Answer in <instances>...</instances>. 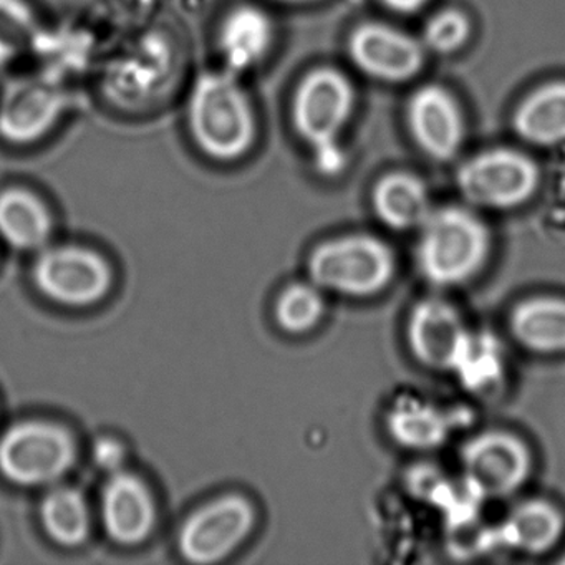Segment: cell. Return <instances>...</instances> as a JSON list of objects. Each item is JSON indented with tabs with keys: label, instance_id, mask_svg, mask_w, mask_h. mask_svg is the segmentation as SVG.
<instances>
[{
	"label": "cell",
	"instance_id": "1",
	"mask_svg": "<svg viewBox=\"0 0 565 565\" xmlns=\"http://www.w3.org/2000/svg\"><path fill=\"white\" fill-rule=\"evenodd\" d=\"M241 78L223 67L204 71L188 95V134L198 151L216 163L243 160L259 140V117Z\"/></svg>",
	"mask_w": 565,
	"mask_h": 565
},
{
	"label": "cell",
	"instance_id": "2",
	"mask_svg": "<svg viewBox=\"0 0 565 565\" xmlns=\"http://www.w3.org/2000/svg\"><path fill=\"white\" fill-rule=\"evenodd\" d=\"M355 104V87L339 68H312L294 90L290 121L297 138L312 154L313 168L322 177L333 178L345 170L342 137Z\"/></svg>",
	"mask_w": 565,
	"mask_h": 565
},
{
	"label": "cell",
	"instance_id": "3",
	"mask_svg": "<svg viewBox=\"0 0 565 565\" xmlns=\"http://www.w3.org/2000/svg\"><path fill=\"white\" fill-rule=\"evenodd\" d=\"M491 233L468 207H433L419 226L415 263L419 276L435 287L449 289L475 279L491 254Z\"/></svg>",
	"mask_w": 565,
	"mask_h": 565
},
{
	"label": "cell",
	"instance_id": "4",
	"mask_svg": "<svg viewBox=\"0 0 565 565\" xmlns=\"http://www.w3.org/2000/svg\"><path fill=\"white\" fill-rule=\"evenodd\" d=\"M395 273V250L370 234L327 241L309 257L310 280L319 289L360 299L383 292Z\"/></svg>",
	"mask_w": 565,
	"mask_h": 565
},
{
	"label": "cell",
	"instance_id": "5",
	"mask_svg": "<svg viewBox=\"0 0 565 565\" xmlns=\"http://www.w3.org/2000/svg\"><path fill=\"white\" fill-rule=\"evenodd\" d=\"M456 184L469 206L515 210L527 203L541 186V171L522 151L494 148L465 161L456 174Z\"/></svg>",
	"mask_w": 565,
	"mask_h": 565
},
{
	"label": "cell",
	"instance_id": "6",
	"mask_svg": "<svg viewBox=\"0 0 565 565\" xmlns=\"http://www.w3.org/2000/svg\"><path fill=\"white\" fill-rule=\"evenodd\" d=\"M75 446L61 426L24 422L0 436V472L21 486L49 484L71 469Z\"/></svg>",
	"mask_w": 565,
	"mask_h": 565
},
{
	"label": "cell",
	"instance_id": "7",
	"mask_svg": "<svg viewBox=\"0 0 565 565\" xmlns=\"http://www.w3.org/2000/svg\"><path fill=\"white\" fill-rule=\"evenodd\" d=\"M466 486L482 499L514 494L531 475L532 456L519 436L499 429L479 433L459 451Z\"/></svg>",
	"mask_w": 565,
	"mask_h": 565
},
{
	"label": "cell",
	"instance_id": "8",
	"mask_svg": "<svg viewBox=\"0 0 565 565\" xmlns=\"http://www.w3.org/2000/svg\"><path fill=\"white\" fill-rule=\"evenodd\" d=\"M68 108V95L45 75L9 82L0 94V138L28 147L47 137Z\"/></svg>",
	"mask_w": 565,
	"mask_h": 565
},
{
	"label": "cell",
	"instance_id": "9",
	"mask_svg": "<svg viewBox=\"0 0 565 565\" xmlns=\"http://www.w3.org/2000/svg\"><path fill=\"white\" fill-rule=\"evenodd\" d=\"M472 333L461 313L443 299L419 300L406 320V343L416 362L438 372H456Z\"/></svg>",
	"mask_w": 565,
	"mask_h": 565
},
{
	"label": "cell",
	"instance_id": "10",
	"mask_svg": "<svg viewBox=\"0 0 565 565\" xmlns=\"http://www.w3.org/2000/svg\"><path fill=\"white\" fill-rule=\"evenodd\" d=\"M38 289L64 306H88L110 289L111 273L98 254L64 246L44 250L34 266Z\"/></svg>",
	"mask_w": 565,
	"mask_h": 565
},
{
	"label": "cell",
	"instance_id": "11",
	"mask_svg": "<svg viewBox=\"0 0 565 565\" xmlns=\"http://www.w3.org/2000/svg\"><path fill=\"white\" fill-rule=\"evenodd\" d=\"M347 52L356 71L385 84L413 81L426 58L422 41L380 22L356 25L347 42Z\"/></svg>",
	"mask_w": 565,
	"mask_h": 565
},
{
	"label": "cell",
	"instance_id": "12",
	"mask_svg": "<svg viewBox=\"0 0 565 565\" xmlns=\"http://www.w3.org/2000/svg\"><path fill=\"white\" fill-rule=\"evenodd\" d=\"M253 524L254 511L246 499H216L184 522L180 532L181 554L194 564H213L233 552Z\"/></svg>",
	"mask_w": 565,
	"mask_h": 565
},
{
	"label": "cell",
	"instance_id": "13",
	"mask_svg": "<svg viewBox=\"0 0 565 565\" xmlns=\"http://www.w3.org/2000/svg\"><path fill=\"white\" fill-rule=\"evenodd\" d=\"M406 125L416 147L439 163L451 161L465 143V115L455 95L441 85L413 92L406 104Z\"/></svg>",
	"mask_w": 565,
	"mask_h": 565
},
{
	"label": "cell",
	"instance_id": "14",
	"mask_svg": "<svg viewBox=\"0 0 565 565\" xmlns=\"http://www.w3.org/2000/svg\"><path fill=\"white\" fill-rule=\"evenodd\" d=\"M276 22L267 9L241 2L224 12L216 32L221 67L237 77L259 68L276 45Z\"/></svg>",
	"mask_w": 565,
	"mask_h": 565
},
{
	"label": "cell",
	"instance_id": "15",
	"mask_svg": "<svg viewBox=\"0 0 565 565\" xmlns=\"http://www.w3.org/2000/svg\"><path fill=\"white\" fill-rule=\"evenodd\" d=\"M102 519L108 535L120 544H137L150 534L154 505L147 486L125 471L110 475L102 491Z\"/></svg>",
	"mask_w": 565,
	"mask_h": 565
},
{
	"label": "cell",
	"instance_id": "16",
	"mask_svg": "<svg viewBox=\"0 0 565 565\" xmlns=\"http://www.w3.org/2000/svg\"><path fill=\"white\" fill-rule=\"evenodd\" d=\"M509 332L518 345L535 355L565 353V299L531 297L509 316Z\"/></svg>",
	"mask_w": 565,
	"mask_h": 565
},
{
	"label": "cell",
	"instance_id": "17",
	"mask_svg": "<svg viewBox=\"0 0 565 565\" xmlns=\"http://www.w3.org/2000/svg\"><path fill=\"white\" fill-rule=\"evenodd\" d=\"M564 529V515L552 502L527 499L502 519L499 542L521 554H544L557 545Z\"/></svg>",
	"mask_w": 565,
	"mask_h": 565
},
{
	"label": "cell",
	"instance_id": "18",
	"mask_svg": "<svg viewBox=\"0 0 565 565\" xmlns=\"http://www.w3.org/2000/svg\"><path fill=\"white\" fill-rule=\"evenodd\" d=\"M372 206L380 223L393 231L419 230L433 211L425 181L405 171L386 174L376 181Z\"/></svg>",
	"mask_w": 565,
	"mask_h": 565
},
{
	"label": "cell",
	"instance_id": "19",
	"mask_svg": "<svg viewBox=\"0 0 565 565\" xmlns=\"http://www.w3.org/2000/svg\"><path fill=\"white\" fill-rule=\"evenodd\" d=\"M512 128L534 147L565 143V81L548 82L529 92L515 107Z\"/></svg>",
	"mask_w": 565,
	"mask_h": 565
},
{
	"label": "cell",
	"instance_id": "20",
	"mask_svg": "<svg viewBox=\"0 0 565 565\" xmlns=\"http://www.w3.org/2000/svg\"><path fill=\"white\" fill-rule=\"evenodd\" d=\"M52 217L38 194L22 188L0 193V237L15 249H35L51 236Z\"/></svg>",
	"mask_w": 565,
	"mask_h": 565
},
{
	"label": "cell",
	"instance_id": "21",
	"mask_svg": "<svg viewBox=\"0 0 565 565\" xmlns=\"http://www.w3.org/2000/svg\"><path fill=\"white\" fill-rule=\"evenodd\" d=\"M452 422L436 406L405 399L386 416V428L396 445L413 451L439 448L448 439Z\"/></svg>",
	"mask_w": 565,
	"mask_h": 565
},
{
	"label": "cell",
	"instance_id": "22",
	"mask_svg": "<svg viewBox=\"0 0 565 565\" xmlns=\"http://www.w3.org/2000/svg\"><path fill=\"white\" fill-rule=\"evenodd\" d=\"M45 532L62 545L81 544L90 529V515L84 498L74 489L58 488L45 495L41 505Z\"/></svg>",
	"mask_w": 565,
	"mask_h": 565
},
{
	"label": "cell",
	"instance_id": "23",
	"mask_svg": "<svg viewBox=\"0 0 565 565\" xmlns=\"http://www.w3.org/2000/svg\"><path fill=\"white\" fill-rule=\"evenodd\" d=\"M322 294L316 284H294L287 287L276 303V320L290 333L313 329L323 316Z\"/></svg>",
	"mask_w": 565,
	"mask_h": 565
},
{
	"label": "cell",
	"instance_id": "24",
	"mask_svg": "<svg viewBox=\"0 0 565 565\" xmlns=\"http://www.w3.org/2000/svg\"><path fill=\"white\" fill-rule=\"evenodd\" d=\"M472 35L468 15L458 9H445L433 15L423 29L422 44L425 51L436 55H452L461 51Z\"/></svg>",
	"mask_w": 565,
	"mask_h": 565
},
{
	"label": "cell",
	"instance_id": "25",
	"mask_svg": "<svg viewBox=\"0 0 565 565\" xmlns=\"http://www.w3.org/2000/svg\"><path fill=\"white\" fill-rule=\"evenodd\" d=\"M34 35V18L22 0H0V67L11 64Z\"/></svg>",
	"mask_w": 565,
	"mask_h": 565
},
{
	"label": "cell",
	"instance_id": "26",
	"mask_svg": "<svg viewBox=\"0 0 565 565\" xmlns=\"http://www.w3.org/2000/svg\"><path fill=\"white\" fill-rule=\"evenodd\" d=\"M499 370H501V356L498 349L492 347L491 340L472 335L465 359L456 373H461L462 380L472 390H479L486 383L499 379Z\"/></svg>",
	"mask_w": 565,
	"mask_h": 565
},
{
	"label": "cell",
	"instance_id": "27",
	"mask_svg": "<svg viewBox=\"0 0 565 565\" xmlns=\"http://www.w3.org/2000/svg\"><path fill=\"white\" fill-rule=\"evenodd\" d=\"M94 461L108 475L121 471L125 461V449L117 439L100 438L94 445Z\"/></svg>",
	"mask_w": 565,
	"mask_h": 565
},
{
	"label": "cell",
	"instance_id": "28",
	"mask_svg": "<svg viewBox=\"0 0 565 565\" xmlns=\"http://www.w3.org/2000/svg\"><path fill=\"white\" fill-rule=\"evenodd\" d=\"M429 0H382L388 11L399 15H412L423 11L428 6Z\"/></svg>",
	"mask_w": 565,
	"mask_h": 565
},
{
	"label": "cell",
	"instance_id": "29",
	"mask_svg": "<svg viewBox=\"0 0 565 565\" xmlns=\"http://www.w3.org/2000/svg\"><path fill=\"white\" fill-rule=\"evenodd\" d=\"M270 2L280 6H310L320 2V0H270Z\"/></svg>",
	"mask_w": 565,
	"mask_h": 565
},
{
	"label": "cell",
	"instance_id": "30",
	"mask_svg": "<svg viewBox=\"0 0 565 565\" xmlns=\"http://www.w3.org/2000/svg\"><path fill=\"white\" fill-rule=\"evenodd\" d=\"M558 564H564L565 565V554L562 555L561 558H558Z\"/></svg>",
	"mask_w": 565,
	"mask_h": 565
}]
</instances>
